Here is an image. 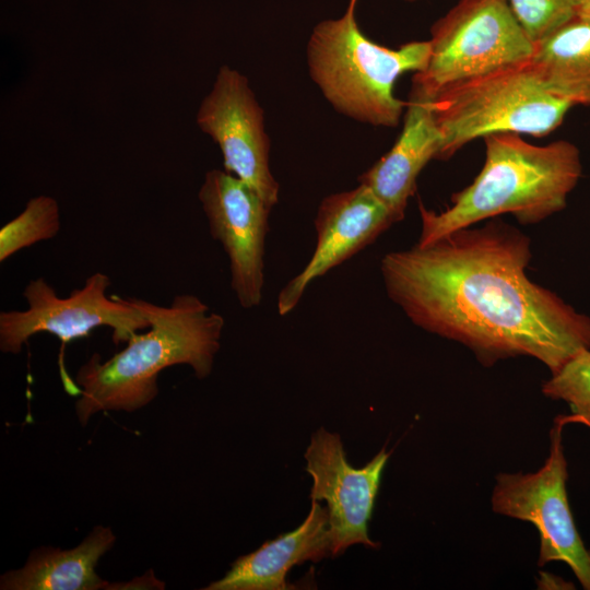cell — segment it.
Here are the masks:
<instances>
[{"instance_id":"obj_1","label":"cell","mask_w":590,"mask_h":590,"mask_svg":"<svg viewBox=\"0 0 590 590\" xmlns=\"http://www.w3.org/2000/svg\"><path fill=\"white\" fill-rule=\"evenodd\" d=\"M531 240L493 220L380 260L388 297L421 329L456 341L484 366L528 356L551 375L590 350V317L526 273Z\"/></svg>"},{"instance_id":"obj_2","label":"cell","mask_w":590,"mask_h":590,"mask_svg":"<svg viewBox=\"0 0 590 590\" xmlns=\"http://www.w3.org/2000/svg\"><path fill=\"white\" fill-rule=\"evenodd\" d=\"M130 302L150 322L134 333L126 347L107 361L94 354L76 373L81 396L75 413L82 425L98 412H132L158 393L157 376L170 366L189 365L203 379L213 368L225 320L192 294L176 295L168 306L142 298Z\"/></svg>"},{"instance_id":"obj_3","label":"cell","mask_w":590,"mask_h":590,"mask_svg":"<svg viewBox=\"0 0 590 590\" xmlns=\"http://www.w3.org/2000/svg\"><path fill=\"white\" fill-rule=\"evenodd\" d=\"M485 163L473 182L451 197L441 212L420 201V246L458 229L504 213L522 225H534L567 205L582 165L578 148L566 140L534 145L518 133H493L483 138Z\"/></svg>"},{"instance_id":"obj_4","label":"cell","mask_w":590,"mask_h":590,"mask_svg":"<svg viewBox=\"0 0 590 590\" xmlns=\"http://www.w3.org/2000/svg\"><path fill=\"white\" fill-rule=\"evenodd\" d=\"M359 0H349L344 13L320 21L306 49L311 80L338 113L373 127L394 128L406 102L394 95L405 72H420L430 56L429 40H413L397 49L369 39L359 28Z\"/></svg>"},{"instance_id":"obj_5","label":"cell","mask_w":590,"mask_h":590,"mask_svg":"<svg viewBox=\"0 0 590 590\" xmlns=\"http://www.w3.org/2000/svg\"><path fill=\"white\" fill-rule=\"evenodd\" d=\"M573 106L542 86L529 61L455 84L432 98L441 134L437 160L493 133L545 137Z\"/></svg>"},{"instance_id":"obj_6","label":"cell","mask_w":590,"mask_h":590,"mask_svg":"<svg viewBox=\"0 0 590 590\" xmlns=\"http://www.w3.org/2000/svg\"><path fill=\"white\" fill-rule=\"evenodd\" d=\"M430 56L412 88L434 98L445 88L529 61L534 44L508 0H460L430 28Z\"/></svg>"},{"instance_id":"obj_7","label":"cell","mask_w":590,"mask_h":590,"mask_svg":"<svg viewBox=\"0 0 590 590\" xmlns=\"http://www.w3.org/2000/svg\"><path fill=\"white\" fill-rule=\"evenodd\" d=\"M567 415L555 418L544 464L530 473H499L492 493V509L532 523L539 533V566L563 562L585 590H590V548L576 526L567 495L568 463L563 447Z\"/></svg>"},{"instance_id":"obj_8","label":"cell","mask_w":590,"mask_h":590,"mask_svg":"<svg viewBox=\"0 0 590 590\" xmlns=\"http://www.w3.org/2000/svg\"><path fill=\"white\" fill-rule=\"evenodd\" d=\"M110 284L107 274L95 272L82 287L60 297L44 278L30 280L22 292L27 308L0 312V350L19 354L33 335L43 332L57 337L64 345L98 327H108L113 342L120 344L146 330L149 320L129 297L107 296Z\"/></svg>"},{"instance_id":"obj_9","label":"cell","mask_w":590,"mask_h":590,"mask_svg":"<svg viewBox=\"0 0 590 590\" xmlns=\"http://www.w3.org/2000/svg\"><path fill=\"white\" fill-rule=\"evenodd\" d=\"M196 122L219 146L224 170L273 208L279 202L280 187L270 167L264 111L248 79L227 64L221 66L199 105Z\"/></svg>"},{"instance_id":"obj_10","label":"cell","mask_w":590,"mask_h":590,"mask_svg":"<svg viewBox=\"0 0 590 590\" xmlns=\"http://www.w3.org/2000/svg\"><path fill=\"white\" fill-rule=\"evenodd\" d=\"M210 234L228 257L231 287L243 308L257 307L264 285V248L271 206L224 169H211L198 191Z\"/></svg>"},{"instance_id":"obj_11","label":"cell","mask_w":590,"mask_h":590,"mask_svg":"<svg viewBox=\"0 0 590 590\" xmlns=\"http://www.w3.org/2000/svg\"><path fill=\"white\" fill-rule=\"evenodd\" d=\"M390 455L382 447L366 465L355 469L339 434L323 427L312 434L304 456L312 480L310 499L327 503L332 557L354 544L378 546L368 535V521Z\"/></svg>"},{"instance_id":"obj_12","label":"cell","mask_w":590,"mask_h":590,"mask_svg":"<svg viewBox=\"0 0 590 590\" xmlns=\"http://www.w3.org/2000/svg\"><path fill=\"white\" fill-rule=\"evenodd\" d=\"M397 222L388 206L363 184L324 197L315 217L314 253L280 291L279 315L290 314L312 281L373 244Z\"/></svg>"},{"instance_id":"obj_13","label":"cell","mask_w":590,"mask_h":590,"mask_svg":"<svg viewBox=\"0 0 590 590\" xmlns=\"http://www.w3.org/2000/svg\"><path fill=\"white\" fill-rule=\"evenodd\" d=\"M441 134L436 123L432 98L411 87L402 131L390 149L358 177L392 212L404 217L409 199L426 164L437 158Z\"/></svg>"},{"instance_id":"obj_14","label":"cell","mask_w":590,"mask_h":590,"mask_svg":"<svg viewBox=\"0 0 590 590\" xmlns=\"http://www.w3.org/2000/svg\"><path fill=\"white\" fill-rule=\"evenodd\" d=\"M331 555L328 510L311 500L305 521L295 530L267 541L258 550L238 557L225 576L206 590H285L288 571L307 560Z\"/></svg>"},{"instance_id":"obj_15","label":"cell","mask_w":590,"mask_h":590,"mask_svg":"<svg viewBox=\"0 0 590 590\" xmlns=\"http://www.w3.org/2000/svg\"><path fill=\"white\" fill-rule=\"evenodd\" d=\"M115 535L108 527L96 526L76 547L33 551L26 564L5 573L2 590H96L113 589L95 573L98 559L111 548Z\"/></svg>"},{"instance_id":"obj_16","label":"cell","mask_w":590,"mask_h":590,"mask_svg":"<svg viewBox=\"0 0 590 590\" xmlns=\"http://www.w3.org/2000/svg\"><path fill=\"white\" fill-rule=\"evenodd\" d=\"M529 66L551 94L590 104V19L579 15L534 44Z\"/></svg>"},{"instance_id":"obj_17","label":"cell","mask_w":590,"mask_h":590,"mask_svg":"<svg viewBox=\"0 0 590 590\" xmlns=\"http://www.w3.org/2000/svg\"><path fill=\"white\" fill-rule=\"evenodd\" d=\"M60 227L58 201L47 194L31 198L23 211L0 229V262L24 248L56 237Z\"/></svg>"},{"instance_id":"obj_18","label":"cell","mask_w":590,"mask_h":590,"mask_svg":"<svg viewBox=\"0 0 590 590\" xmlns=\"http://www.w3.org/2000/svg\"><path fill=\"white\" fill-rule=\"evenodd\" d=\"M542 393L569 405V423L590 428V350L580 351L562 369L551 375L542 385Z\"/></svg>"},{"instance_id":"obj_19","label":"cell","mask_w":590,"mask_h":590,"mask_svg":"<svg viewBox=\"0 0 590 590\" xmlns=\"http://www.w3.org/2000/svg\"><path fill=\"white\" fill-rule=\"evenodd\" d=\"M533 44L578 15L580 0H508Z\"/></svg>"},{"instance_id":"obj_20","label":"cell","mask_w":590,"mask_h":590,"mask_svg":"<svg viewBox=\"0 0 590 590\" xmlns=\"http://www.w3.org/2000/svg\"><path fill=\"white\" fill-rule=\"evenodd\" d=\"M578 15L590 19V0H580Z\"/></svg>"},{"instance_id":"obj_21","label":"cell","mask_w":590,"mask_h":590,"mask_svg":"<svg viewBox=\"0 0 590 590\" xmlns=\"http://www.w3.org/2000/svg\"><path fill=\"white\" fill-rule=\"evenodd\" d=\"M404 1H408V2H414V1H416V0H404Z\"/></svg>"}]
</instances>
